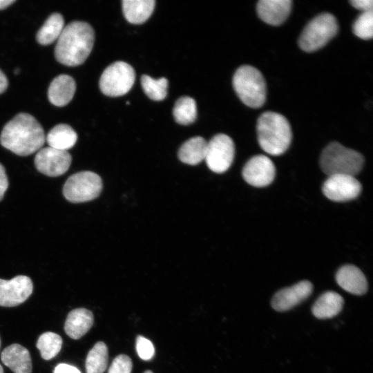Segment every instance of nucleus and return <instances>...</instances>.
<instances>
[{
  "label": "nucleus",
  "mask_w": 373,
  "mask_h": 373,
  "mask_svg": "<svg viewBox=\"0 0 373 373\" xmlns=\"http://www.w3.org/2000/svg\"><path fill=\"white\" fill-rule=\"evenodd\" d=\"M46 141L42 126L31 115L20 113L3 127L0 143L14 153L27 156L41 149Z\"/></svg>",
  "instance_id": "1"
},
{
  "label": "nucleus",
  "mask_w": 373,
  "mask_h": 373,
  "mask_svg": "<svg viewBox=\"0 0 373 373\" xmlns=\"http://www.w3.org/2000/svg\"><path fill=\"white\" fill-rule=\"evenodd\" d=\"M95 32L84 21H75L64 27L57 39L55 56L58 62L68 66L82 64L92 51Z\"/></svg>",
  "instance_id": "2"
},
{
  "label": "nucleus",
  "mask_w": 373,
  "mask_h": 373,
  "mask_svg": "<svg viewBox=\"0 0 373 373\" xmlns=\"http://www.w3.org/2000/svg\"><path fill=\"white\" fill-rule=\"evenodd\" d=\"M256 129L259 145L269 155L284 153L291 144V126L286 117L280 113H263L258 119Z\"/></svg>",
  "instance_id": "3"
},
{
  "label": "nucleus",
  "mask_w": 373,
  "mask_h": 373,
  "mask_svg": "<svg viewBox=\"0 0 373 373\" xmlns=\"http://www.w3.org/2000/svg\"><path fill=\"white\" fill-rule=\"evenodd\" d=\"M363 163L364 158L360 153L336 142L329 144L320 157L321 168L328 176L338 174L355 176Z\"/></svg>",
  "instance_id": "4"
},
{
  "label": "nucleus",
  "mask_w": 373,
  "mask_h": 373,
  "mask_svg": "<svg viewBox=\"0 0 373 373\" xmlns=\"http://www.w3.org/2000/svg\"><path fill=\"white\" fill-rule=\"evenodd\" d=\"M233 86L240 99L249 107L260 108L266 100L265 79L254 66L239 67L233 77Z\"/></svg>",
  "instance_id": "5"
},
{
  "label": "nucleus",
  "mask_w": 373,
  "mask_h": 373,
  "mask_svg": "<svg viewBox=\"0 0 373 373\" xmlns=\"http://www.w3.org/2000/svg\"><path fill=\"white\" fill-rule=\"evenodd\" d=\"M338 23L330 13H322L312 19L304 28L298 39L299 47L311 52L325 46L337 33Z\"/></svg>",
  "instance_id": "6"
},
{
  "label": "nucleus",
  "mask_w": 373,
  "mask_h": 373,
  "mask_svg": "<svg viewBox=\"0 0 373 373\" xmlns=\"http://www.w3.org/2000/svg\"><path fill=\"white\" fill-rule=\"evenodd\" d=\"M102 189L101 178L91 171H82L70 175L66 181L63 194L70 202L92 200L99 196Z\"/></svg>",
  "instance_id": "7"
},
{
  "label": "nucleus",
  "mask_w": 373,
  "mask_h": 373,
  "mask_svg": "<svg viewBox=\"0 0 373 373\" xmlns=\"http://www.w3.org/2000/svg\"><path fill=\"white\" fill-rule=\"evenodd\" d=\"M135 79L133 67L124 61H116L108 66L99 79V88L106 95L118 97L126 94Z\"/></svg>",
  "instance_id": "8"
},
{
  "label": "nucleus",
  "mask_w": 373,
  "mask_h": 373,
  "mask_svg": "<svg viewBox=\"0 0 373 373\" xmlns=\"http://www.w3.org/2000/svg\"><path fill=\"white\" fill-rule=\"evenodd\" d=\"M234 154L235 146L231 138L225 134L220 133L207 142L204 160L210 170L221 173L230 167Z\"/></svg>",
  "instance_id": "9"
},
{
  "label": "nucleus",
  "mask_w": 373,
  "mask_h": 373,
  "mask_svg": "<svg viewBox=\"0 0 373 373\" xmlns=\"http://www.w3.org/2000/svg\"><path fill=\"white\" fill-rule=\"evenodd\" d=\"M323 192L329 200L335 202H345L356 198L361 191V184L352 175H329L324 182Z\"/></svg>",
  "instance_id": "10"
},
{
  "label": "nucleus",
  "mask_w": 373,
  "mask_h": 373,
  "mask_svg": "<svg viewBox=\"0 0 373 373\" xmlns=\"http://www.w3.org/2000/svg\"><path fill=\"white\" fill-rule=\"evenodd\" d=\"M72 157L67 151L50 146L41 149L35 157L36 169L41 173L56 177L65 173L70 167Z\"/></svg>",
  "instance_id": "11"
},
{
  "label": "nucleus",
  "mask_w": 373,
  "mask_h": 373,
  "mask_svg": "<svg viewBox=\"0 0 373 373\" xmlns=\"http://www.w3.org/2000/svg\"><path fill=\"white\" fill-rule=\"evenodd\" d=\"M32 290V282L26 276H17L10 280L0 279V306H17L28 298Z\"/></svg>",
  "instance_id": "12"
},
{
  "label": "nucleus",
  "mask_w": 373,
  "mask_h": 373,
  "mask_svg": "<svg viewBox=\"0 0 373 373\" xmlns=\"http://www.w3.org/2000/svg\"><path fill=\"white\" fill-rule=\"evenodd\" d=\"M276 169L272 161L266 155L252 157L242 169V176L250 185L263 187L270 184L274 179Z\"/></svg>",
  "instance_id": "13"
},
{
  "label": "nucleus",
  "mask_w": 373,
  "mask_h": 373,
  "mask_svg": "<svg viewBox=\"0 0 373 373\" xmlns=\"http://www.w3.org/2000/svg\"><path fill=\"white\" fill-rule=\"evenodd\" d=\"M312 290L313 286L309 281H300L279 290L271 300V306L278 312L287 311L306 300Z\"/></svg>",
  "instance_id": "14"
},
{
  "label": "nucleus",
  "mask_w": 373,
  "mask_h": 373,
  "mask_svg": "<svg viewBox=\"0 0 373 373\" xmlns=\"http://www.w3.org/2000/svg\"><path fill=\"white\" fill-rule=\"evenodd\" d=\"M291 0H260L256 6L259 17L265 23L278 26L288 17L291 9Z\"/></svg>",
  "instance_id": "15"
},
{
  "label": "nucleus",
  "mask_w": 373,
  "mask_h": 373,
  "mask_svg": "<svg viewBox=\"0 0 373 373\" xmlns=\"http://www.w3.org/2000/svg\"><path fill=\"white\" fill-rule=\"evenodd\" d=\"M336 280L341 287L352 294L362 295L367 290L365 275L352 265L341 267L336 274Z\"/></svg>",
  "instance_id": "16"
},
{
  "label": "nucleus",
  "mask_w": 373,
  "mask_h": 373,
  "mask_svg": "<svg viewBox=\"0 0 373 373\" xmlns=\"http://www.w3.org/2000/svg\"><path fill=\"white\" fill-rule=\"evenodd\" d=\"M1 359L14 373H32L30 352L19 344L6 347L1 353Z\"/></svg>",
  "instance_id": "17"
},
{
  "label": "nucleus",
  "mask_w": 373,
  "mask_h": 373,
  "mask_svg": "<svg viewBox=\"0 0 373 373\" xmlns=\"http://www.w3.org/2000/svg\"><path fill=\"white\" fill-rule=\"evenodd\" d=\"M75 90L76 84L74 79L68 75H60L50 83L48 90V97L53 105L64 106L72 100Z\"/></svg>",
  "instance_id": "18"
},
{
  "label": "nucleus",
  "mask_w": 373,
  "mask_h": 373,
  "mask_svg": "<svg viewBox=\"0 0 373 373\" xmlns=\"http://www.w3.org/2000/svg\"><path fill=\"white\" fill-rule=\"evenodd\" d=\"M93 313L86 308H77L70 311L66 319L64 330L73 339H79L93 326Z\"/></svg>",
  "instance_id": "19"
},
{
  "label": "nucleus",
  "mask_w": 373,
  "mask_h": 373,
  "mask_svg": "<svg viewBox=\"0 0 373 373\" xmlns=\"http://www.w3.org/2000/svg\"><path fill=\"white\" fill-rule=\"evenodd\" d=\"M343 299L334 291H326L321 295L312 307V313L319 319L331 318L342 309Z\"/></svg>",
  "instance_id": "20"
},
{
  "label": "nucleus",
  "mask_w": 373,
  "mask_h": 373,
  "mask_svg": "<svg viewBox=\"0 0 373 373\" xmlns=\"http://www.w3.org/2000/svg\"><path fill=\"white\" fill-rule=\"evenodd\" d=\"M155 4L154 0H124L123 14L129 23H143L153 13Z\"/></svg>",
  "instance_id": "21"
},
{
  "label": "nucleus",
  "mask_w": 373,
  "mask_h": 373,
  "mask_svg": "<svg viewBox=\"0 0 373 373\" xmlns=\"http://www.w3.org/2000/svg\"><path fill=\"white\" fill-rule=\"evenodd\" d=\"M77 135L74 129L66 124H59L52 127L46 137L49 146L55 149L67 151L76 143Z\"/></svg>",
  "instance_id": "22"
},
{
  "label": "nucleus",
  "mask_w": 373,
  "mask_h": 373,
  "mask_svg": "<svg viewBox=\"0 0 373 373\" xmlns=\"http://www.w3.org/2000/svg\"><path fill=\"white\" fill-rule=\"evenodd\" d=\"M207 148V141L202 137H193L180 148L178 157L184 163L196 165L204 160Z\"/></svg>",
  "instance_id": "23"
},
{
  "label": "nucleus",
  "mask_w": 373,
  "mask_h": 373,
  "mask_svg": "<svg viewBox=\"0 0 373 373\" xmlns=\"http://www.w3.org/2000/svg\"><path fill=\"white\" fill-rule=\"evenodd\" d=\"M64 27L63 16L57 12L53 13L38 30L37 41L41 45H49L59 39Z\"/></svg>",
  "instance_id": "24"
},
{
  "label": "nucleus",
  "mask_w": 373,
  "mask_h": 373,
  "mask_svg": "<svg viewBox=\"0 0 373 373\" xmlns=\"http://www.w3.org/2000/svg\"><path fill=\"white\" fill-rule=\"evenodd\" d=\"M108 348L106 345L99 341L88 352L86 359V373H103L108 365Z\"/></svg>",
  "instance_id": "25"
},
{
  "label": "nucleus",
  "mask_w": 373,
  "mask_h": 373,
  "mask_svg": "<svg viewBox=\"0 0 373 373\" xmlns=\"http://www.w3.org/2000/svg\"><path fill=\"white\" fill-rule=\"evenodd\" d=\"M173 117L175 122L182 125L193 123L197 116V107L195 100L190 97L179 98L173 107Z\"/></svg>",
  "instance_id": "26"
},
{
  "label": "nucleus",
  "mask_w": 373,
  "mask_h": 373,
  "mask_svg": "<svg viewBox=\"0 0 373 373\" xmlns=\"http://www.w3.org/2000/svg\"><path fill=\"white\" fill-rule=\"evenodd\" d=\"M62 345L61 337L56 333L47 332L38 338L36 346L44 360H50L60 351Z\"/></svg>",
  "instance_id": "27"
},
{
  "label": "nucleus",
  "mask_w": 373,
  "mask_h": 373,
  "mask_svg": "<svg viewBox=\"0 0 373 373\" xmlns=\"http://www.w3.org/2000/svg\"><path fill=\"white\" fill-rule=\"evenodd\" d=\"M141 85L145 94L153 100H163L167 95L168 80L164 77L155 79L144 75L141 77Z\"/></svg>",
  "instance_id": "28"
},
{
  "label": "nucleus",
  "mask_w": 373,
  "mask_h": 373,
  "mask_svg": "<svg viewBox=\"0 0 373 373\" xmlns=\"http://www.w3.org/2000/svg\"><path fill=\"white\" fill-rule=\"evenodd\" d=\"M352 30L363 39H371L373 35V10L362 12L354 21Z\"/></svg>",
  "instance_id": "29"
},
{
  "label": "nucleus",
  "mask_w": 373,
  "mask_h": 373,
  "mask_svg": "<svg viewBox=\"0 0 373 373\" xmlns=\"http://www.w3.org/2000/svg\"><path fill=\"white\" fill-rule=\"evenodd\" d=\"M132 367L133 363L130 357L125 354H119L113 359L108 373H131Z\"/></svg>",
  "instance_id": "30"
},
{
  "label": "nucleus",
  "mask_w": 373,
  "mask_h": 373,
  "mask_svg": "<svg viewBox=\"0 0 373 373\" xmlns=\"http://www.w3.org/2000/svg\"><path fill=\"white\" fill-rule=\"evenodd\" d=\"M136 350L140 358L145 361L152 358L155 354V348L151 341L142 336L137 337Z\"/></svg>",
  "instance_id": "31"
},
{
  "label": "nucleus",
  "mask_w": 373,
  "mask_h": 373,
  "mask_svg": "<svg viewBox=\"0 0 373 373\" xmlns=\"http://www.w3.org/2000/svg\"><path fill=\"white\" fill-rule=\"evenodd\" d=\"M350 4L362 12L373 10V1L372 0H351Z\"/></svg>",
  "instance_id": "32"
},
{
  "label": "nucleus",
  "mask_w": 373,
  "mask_h": 373,
  "mask_svg": "<svg viewBox=\"0 0 373 373\" xmlns=\"http://www.w3.org/2000/svg\"><path fill=\"white\" fill-rule=\"evenodd\" d=\"M8 187V177L3 165L0 163V200H2L6 191Z\"/></svg>",
  "instance_id": "33"
},
{
  "label": "nucleus",
  "mask_w": 373,
  "mask_h": 373,
  "mask_svg": "<svg viewBox=\"0 0 373 373\" xmlns=\"http://www.w3.org/2000/svg\"><path fill=\"white\" fill-rule=\"evenodd\" d=\"M54 373H81V372L75 366L66 364H58L54 370Z\"/></svg>",
  "instance_id": "34"
},
{
  "label": "nucleus",
  "mask_w": 373,
  "mask_h": 373,
  "mask_svg": "<svg viewBox=\"0 0 373 373\" xmlns=\"http://www.w3.org/2000/svg\"><path fill=\"white\" fill-rule=\"evenodd\" d=\"M8 82L6 75L0 70V94L8 88Z\"/></svg>",
  "instance_id": "35"
},
{
  "label": "nucleus",
  "mask_w": 373,
  "mask_h": 373,
  "mask_svg": "<svg viewBox=\"0 0 373 373\" xmlns=\"http://www.w3.org/2000/svg\"><path fill=\"white\" fill-rule=\"evenodd\" d=\"M15 2V0H0V10L5 9Z\"/></svg>",
  "instance_id": "36"
},
{
  "label": "nucleus",
  "mask_w": 373,
  "mask_h": 373,
  "mask_svg": "<svg viewBox=\"0 0 373 373\" xmlns=\"http://www.w3.org/2000/svg\"><path fill=\"white\" fill-rule=\"evenodd\" d=\"M19 73H20L19 68H17V69L15 70V74H19Z\"/></svg>",
  "instance_id": "37"
},
{
  "label": "nucleus",
  "mask_w": 373,
  "mask_h": 373,
  "mask_svg": "<svg viewBox=\"0 0 373 373\" xmlns=\"http://www.w3.org/2000/svg\"><path fill=\"white\" fill-rule=\"evenodd\" d=\"M0 373H3V370L1 365H0Z\"/></svg>",
  "instance_id": "38"
},
{
  "label": "nucleus",
  "mask_w": 373,
  "mask_h": 373,
  "mask_svg": "<svg viewBox=\"0 0 373 373\" xmlns=\"http://www.w3.org/2000/svg\"><path fill=\"white\" fill-rule=\"evenodd\" d=\"M144 373H153V372L151 370H146Z\"/></svg>",
  "instance_id": "39"
},
{
  "label": "nucleus",
  "mask_w": 373,
  "mask_h": 373,
  "mask_svg": "<svg viewBox=\"0 0 373 373\" xmlns=\"http://www.w3.org/2000/svg\"><path fill=\"white\" fill-rule=\"evenodd\" d=\"M0 345H1V341H0Z\"/></svg>",
  "instance_id": "40"
}]
</instances>
